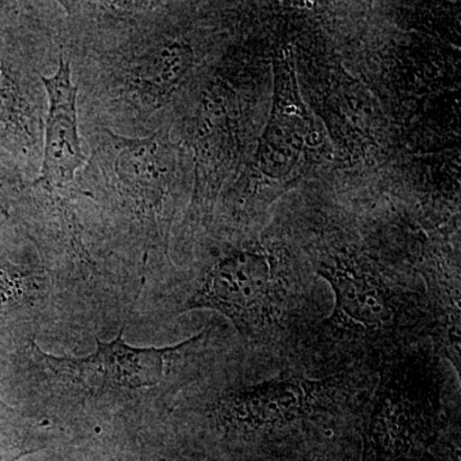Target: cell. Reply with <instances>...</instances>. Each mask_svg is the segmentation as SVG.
<instances>
[{"instance_id":"obj_9","label":"cell","mask_w":461,"mask_h":461,"mask_svg":"<svg viewBox=\"0 0 461 461\" xmlns=\"http://www.w3.org/2000/svg\"><path fill=\"white\" fill-rule=\"evenodd\" d=\"M311 120L306 111L293 57L282 50L273 59V98L268 122L260 138L257 165L269 180H286L299 166Z\"/></svg>"},{"instance_id":"obj_1","label":"cell","mask_w":461,"mask_h":461,"mask_svg":"<svg viewBox=\"0 0 461 461\" xmlns=\"http://www.w3.org/2000/svg\"><path fill=\"white\" fill-rule=\"evenodd\" d=\"M80 126L144 138L172 130L204 56L178 5L59 2Z\"/></svg>"},{"instance_id":"obj_3","label":"cell","mask_w":461,"mask_h":461,"mask_svg":"<svg viewBox=\"0 0 461 461\" xmlns=\"http://www.w3.org/2000/svg\"><path fill=\"white\" fill-rule=\"evenodd\" d=\"M80 131L87 159L72 186L89 200L115 256L145 290L168 263L186 172L181 141L172 130L144 138L91 126Z\"/></svg>"},{"instance_id":"obj_13","label":"cell","mask_w":461,"mask_h":461,"mask_svg":"<svg viewBox=\"0 0 461 461\" xmlns=\"http://www.w3.org/2000/svg\"><path fill=\"white\" fill-rule=\"evenodd\" d=\"M141 461H202L198 457L191 455L180 453V451L172 450L165 446H157L154 444H144Z\"/></svg>"},{"instance_id":"obj_4","label":"cell","mask_w":461,"mask_h":461,"mask_svg":"<svg viewBox=\"0 0 461 461\" xmlns=\"http://www.w3.org/2000/svg\"><path fill=\"white\" fill-rule=\"evenodd\" d=\"M59 2L9 3L0 17V153L29 181L42 160L47 93L42 77L63 56Z\"/></svg>"},{"instance_id":"obj_2","label":"cell","mask_w":461,"mask_h":461,"mask_svg":"<svg viewBox=\"0 0 461 461\" xmlns=\"http://www.w3.org/2000/svg\"><path fill=\"white\" fill-rule=\"evenodd\" d=\"M123 332L112 341L96 339V350L83 357H56L27 339L30 390L45 417L75 426L159 420L198 381L213 330L166 348H136Z\"/></svg>"},{"instance_id":"obj_12","label":"cell","mask_w":461,"mask_h":461,"mask_svg":"<svg viewBox=\"0 0 461 461\" xmlns=\"http://www.w3.org/2000/svg\"><path fill=\"white\" fill-rule=\"evenodd\" d=\"M26 427V418H23L20 412L0 399V446L32 450V448L23 447L17 442Z\"/></svg>"},{"instance_id":"obj_5","label":"cell","mask_w":461,"mask_h":461,"mask_svg":"<svg viewBox=\"0 0 461 461\" xmlns=\"http://www.w3.org/2000/svg\"><path fill=\"white\" fill-rule=\"evenodd\" d=\"M199 309L224 315L250 341L268 338L286 315L287 287L280 258L259 242L218 248L167 313Z\"/></svg>"},{"instance_id":"obj_10","label":"cell","mask_w":461,"mask_h":461,"mask_svg":"<svg viewBox=\"0 0 461 461\" xmlns=\"http://www.w3.org/2000/svg\"><path fill=\"white\" fill-rule=\"evenodd\" d=\"M59 305L35 247L20 259L0 250V330H30Z\"/></svg>"},{"instance_id":"obj_8","label":"cell","mask_w":461,"mask_h":461,"mask_svg":"<svg viewBox=\"0 0 461 461\" xmlns=\"http://www.w3.org/2000/svg\"><path fill=\"white\" fill-rule=\"evenodd\" d=\"M47 93V117L41 173L33 184L50 190H66L86 163L78 117L77 87L71 65L60 58L56 71L42 77Z\"/></svg>"},{"instance_id":"obj_11","label":"cell","mask_w":461,"mask_h":461,"mask_svg":"<svg viewBox=\"0 0 461 461\" xmlns=\"http://www.w3.org/2000/svg\"><path fill=\"white\" fill-rule=\"evenodd\" d=\"M32 182L0 165V221L16 226L18 209L25 200Z\"/></svg>"},{"instance_id":"obj_14","label":"cell","mask_w":461,"mask_h":461,"mask_svg":"<svg viewBox=\"0 0 461 461\" xmlns=\"http://www.w3.org/2000/svg\"><path fill=\"white\" fill-rule=\"evenodd\" d=\"M32 453V450H23V448L0 446V461H18L21 457Z\"/></svg>"},{"instance_id":"obj_6","label":"cell","mask_w":461,"mask_h":461,"mask_svg":"<svg viewBox=\"0 0 461 461\" xmlns=\"http://www.w3.org/2000/svg\"><path fill=\"white\" fill-rule=\"evenodd\" d=\"M339 384L335 378L311 379L281 375L254 384H227L206 391L195 406L175 414L224 442L249 444L280 436L313 421L332 406Z\"/></svg>"},{"instance_id":"obj_7","label":"cell","mask_w":461,"mask_h":461,"mask_svg":"<svg viewBox=\"0 0 461 461\" xmlns=\"http://www.w3.org/2000/svg\"><path fill=\"white\" fill-rule=\"evenodd\" d=\"M318 273L335 294V308L327 321L341 338L375 341L391 335L403 315L396 294L363 264L350 258L321 260Z\"/></svg>"}]
</instances>
